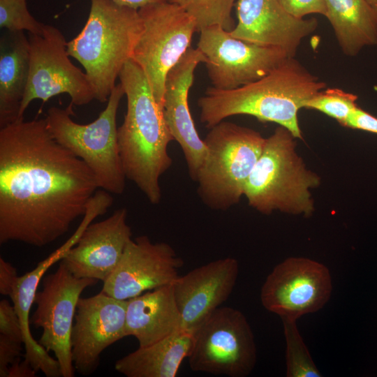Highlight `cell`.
<instances>
[{
  "label": "cell",
  "mask_w": 377,
  "mask_h": 377,
  "mask_svg": "<svg viewBox=\"0 0 377 377\" xmlns=\"http://www.w3.org/2000/svg\"><path fill=\"white\" fill-rule=\"evenodd\" d=\"M332 291L329 269L304 257H290L276 265L260 290L265 309L281 318L297 320L315 313L329 301Z\"/></svg>",
  "instance_id": "cell-13"
},
{
  "label": "cell",
  "mask_w": 377,
  "mask_h": 377,
  "mask_svg": "<svg viewBox=\"0 0 377 377\" xmlns=\"http://www.w3.org/2000/svg\"><path fill=\"white\" fill-rule=\"evenodd\" d=\"M281 320L286 345V376H322L300 334L297 320L288 318H281Z\"/></svg>",
  "instance_id": "cell-25"
},
{
  "label": "cell",
  "mask_w": 377,
  "mask_h": 377,
  "mask_svg": "<svg viewBox=\"0 0 377 377\" xmlns=\"http://www.w3.org/2000/svg\"><path fill=\"white\" fill-rule=\"evenodd\" d=\"M30 67L20 117L35 99L43 103L52 97L67 94L73 105L81 106L96 99L93 87L85 72L70 60L67 42L57 28L45 24L40 34H29Z\"/></svg>",
  "instance_id": "cell-10"
},
{
  "label": "cell",
  "mask_w": 377,
  "mask_h": 377,
  "mask_svg": "<svg viewBox=\"0 0 377 377\" xmlns=\"http://www.w3.org/2000/svg\"><path fill=\"white\" fill-rule=\"evenodd\" d=\"M142 29L131 59L145 73L158 104L163 109L168 73L191 46L197 30L193 17L168 0L138 9Z\"/></svg>",
  "instance_id": "cell-8"
},
{
  "label": "cell",
  "mask_w": 377,
  "mask_h": 377,
  "mask_svg": "<svg viewBox=\"0 0 377 377\" xmlns=\"http://www.w3.org/2000/svg\"><path fill=\"white\" fill-rule=\"evenodd\" d=\"M36 371L26 361L20 359L11 364L8 368V377H34Z\"/></svg>",
  "instance_id": "cell-34"
},
{
  "label": "cell",
  "mask_w": 377,
  "mask_h": 377,
  "mask_svg": "<svg viewBox=\"0 0 377 377\" xmlns=\"http://www.w3.org/2000/svg\"><path fill=\"white\" fill-rule=\"evenodd\" d=\"M205 62L199 49L190 47L168 73L163 101L165 124L183 151L190 177L195 181L207 155V146L195 128L188 105V93L197 66Z\"/></svg>",
  "instance_id": "cell-16"
},
{
  "label": "cell",
  "mask_w": 377,
  "mask_h": 377,
  "mask_svg": "<svg viewBox=\"0 0 377 377\" xmlns=\"http://www.w3.org/2000/svg\"><path fill=\"white\" fill-rule=\"evenodd\" d=\"M326 87L295 57H288L260 79L233 89L207 88L198 101L200 121L212 128L235 115L274 122L302 139L297 114L306 101Z\"/></svg>",
  "instance_id": "cell-2"
},
{
  "label": "cell",
  "mask_w": 377,
  "mask_h": 377,
  "mask_svg": "<svg viewBox=\"0 0 377 377\" xmlns=\"http://www.w3.org/2000/svg\"><path fill=\"white\" fill-rule=\"evenodd\" d=\"M265 139L257 131L224 120L210 128L204 139L207 155L195 180L206 206L225 211L239 202Z\"/></svg>",
  "instance_id": "cell-6"
},
{
  "label": "cell",
  "mask_w": 377,
  "mask_h": 377,
  "mask_svg": "<svg viewBox=\"0 0 377 377\" xmlns=\"http://www.w3.org/2000/svg\"><path fill=\"white\" fill-rule=\"evenodd\" d=\"M29 67V38L23 31L5 30L0 40V128L22 120Z\"/></svg>",
  "instance_id": "cell-22"
},
{
  "label": "cell",
  "mask_w": 377,
  "mask_h": 377,
  "mask_svg": "<svg viewBox=\"0 0 377 377\" xmlns=\"http://www.w3.org/2000/svg\"><path fill=\"white\" fill-rule=\"evenodd\" d=\"M45 24L29 12L26 0H0V27L10 31H27L40 34Z\"/></svg>",
  "instance_id": "cell-28"
},
{
  "label": "cell",
  "mask_w": 377,
  "mask_h": 377,
  "mask_svg": "<svg viewBox=\"0 0 377 377\" xmlns=\"http://www.w3.org/2000/svg\"><path fill=\"white\" fill-rule=\"evenodd\" d=\"M98 281L76 277L61 261L54 273L42 279V290L36 293L30 324L42 328L38 342L54 353L62 377L75 376L71 339L77 302L83 290Z\"/></svg>",
  "instance_id": "cell-11"
},
{
  "label": "cell",
  "mask_w": 377,
  "mask_h": 377,
  "mask_svg": "<svg viewBox=\"0 0 377 377\" xmlns=\"http://www.w3.org/2000/svg\"><path fill=\"white\" fill-rule=\"evenodd\" d=\"M344 127L377 134V118L357 106L348 117Z\"/></svg>",
  "instance_id": "cell-32"
},
{
  "label": "cell",
  "mask_w": 377,
  "mask_h": 377,
  "mask_svg": "<svg viewBox=\"0 0 377 377\" xmlns=\"http://www.w3.org/2000/svg\"><path fill=\"white\" fill-rule=\"evenodd\" d=\"M284 9L292 15L304 18L310 14L325 16L327 8L325 0H278Z\"/></svg>",
  "instance_id": "cell-30"
},
{
  "label": "cell",
  "mask_w": 377,
  "mask_h": 377,
  "mask_svg": "<svg viewBox=\"0 0 377 377\" xmlns=\"http://www.w3.org/2000/svg\"><path fill=\"white\" fill-rule=\"evenodd\" d=\"M142 29L138 10L113 0H91L87 20L67 42V51L83 66L96 100L108 101L123 67L132 58Z\"/></svg>",
  "instance_id": "cell-4"
},
{
  "label": "cell",
  "mask_w": 377,
  "mask_h": 377,
  "mask_svg": "<svg viewBox=\"0 0 377 377\" xmlns=\"http://www.w3.org/2000/svg\"><path fill=\"white\" fill-rule=\"evenodd\" d=\"M192 371L229 377H246L253 370L257 350L244 313L219 306L193 330L188 357Z\"/></svg>",
  "instance_id": "cell-9"
},
{
  "label": "cell",
  "mask_w": 377,
  "mask_h": 377,
  "mask_svg": "<svg viewBox=\"0 0 377 377\" xmlns=\"http://www.w3.org/2000/svg\"><path fill=\"white\" fill-rule=\"evenodd\" d=\"M374 8L377 10V0H367Z\"/></svg>",
  "instance_id": "cell-36"
},
{
  "label": "cell",
  "mask_w": 377,
  "mask_h": 377,
  "mask_svg": "<svg viewBox=\"0 0 377 377\" xmlns=\"http://www.w3.org/2000/svg\"><path fill=\"white\" fill-rule=\"evenodd\" d=\"M297 138L279 126L265 145L244 188L249 205L264 214L274 211L309 217L314 211L311 189L320 177L296 150Z\"/></svg>",
  "instance_id": "cell-5"
},
{
  "label": "cell",
  "mask_w": 377,
  "mask_h": 377,
  "mask_svg": "<svg viewBox=\"0 0 377 377\" xmlns=\"http://www.w3.org/2000/svg\"><path fill=\"white\" fill-rule=\"evenodd\" d=\"M357 96L337 88L321 90L306 101L303 108L315 110L334 119L344 126L357 107Z\"/></svg>",
  "instance_id": "cell-27"
},
{
  "label": "cell",
  "mask_w": 377,
  "mask_h": 377,
  "mask_svg": "<svg viewBox=\"0 0 377 377\" xmlns=\"http://www.w3.org/2000/svg\"><path fill=\"white\" fill-rule=\"evenodd\" d=\"M325 17L344 54L377 44V10L367 0H325Z\"/></svg>",
  "instance_id": "cell-24"
},
{
  "label": "cell",
  "mask_w": 377,
  "mask_h": 377,
  "mask_svg": "<svg viewBox=\"0 0 377 377\" xmlns=\"http://www.w3.org/2000/svg\"><path fill=\"white\" fill-rule=\"evenodd\" d=\"M19 276L16 269L2 257L0 258V293L10 297Z\"/></svg>",
  "instance_id": "cell-33"
},
{
  "label": "cell",
  "mask_w": 377,
  "mask_h": 377,
  "mask_svg": "<svg viewBox=\"0 0 377 377\" xmlns=\"http://www.w3.org/2000/svg\"><path fill=\"white\" fill-rule=\"evenodd\" d=\"M127 216V209L122 207L108 218L89 224L61 261L76 277L105 281L132 239Z\"/></svg>",
  "instance_id": "cell-18"
},
{
  "label": "cell",
  "mask_w": 377,
  "mask_h": 377,
  "mask_svg": "<svg viewBox=\"0 0 377 377\" xmlns=\"http://www.w3.org/2000/svg\"><path fill=\"white\" fill-rule=\"evenodd\" d=\"M119 78L127 100L124 120L118 128L124 172L149 202L158 205L162 198L160 179L172 165L168 148L174 138L139 66L128 60Z\"/></svg>",
  "instance_id": "cell-3"
},
{
  "label": "cell",
  "mask_w": 377,
  "mask_h": 377,
  "mask_svg": "<svg viewBox=\"0 0 377 377\" xmlns=\"http://www.w3.org/2000/svg\"><path fill=\"white\" fill-rule=\"evenodd\" d=\"M197 48L213 87L233 89L266 75L286 58L281 48L260 45L236 38L220 26L201 29Z\"/></svg>",
  "instance_id": "cell-12"
},
{
  "label": "cell",
  "mask_w": 377,
  "mask_h": 377,
  "mask_svg": "<svg viewBox=\"0 0 377 377\" xmlns=\"http://www.w3.org/2000/svg\"><path fill=\"white\" fill-rule=\"evenodd\" d=\"M183 260L168 243H153L147 235L131 239L120 261L103 282L102 292L128 300L147 291L173 283Z\"/></svg>",
  "instance_id": "cell-14"
},
{
  "label": "cell",
  "mask_w": 377,
  "mask_h": 377,
  "mask_svg": "<svg viewBox=\"0 0 377 377\" xmlns=\"http://www.w3.org/2000/svg\"><path fill=\"white\" fill-rule=\"evenodd\" d=\"M124 95V89L119 82L112 91L104 110L87 124L72 119L71 103L65 108L51 107L45 117L52 136L85 163L94 175L98 188L116 195L124 193L126 179L117 126V113Z\"/></svg>",
  "instance_id": "cell-7"
},
{
  "label": "cell",
  "mask_w": 377,
  "mask_h": 377,
  "mask_svg": "<svg viewBox=\"0 0 377 377\" xmlns=\"http://www.w3.org/2000/svg\"><path fill=\"white\" fill-rule=\"evenodd\" d=\"M126 329L140 347L153 344L183 329L173 283L127 300Z\"/></svg>",
  "instance_id": "cell-20"
},
{
  "label": "cell",
  "mask_w": 377,
  "mask_h": 377,
  "mask_svg": "<svg viewBox=\"0 0 377 377\" xmlns=\"http://www.w3.org/2000/svg\"><path fill=\"white\" fill-rule=\"evenodd\" d=\"M239 274V263L232 257L196 267L173 283L183 329L193 331L232 293Z\"/></svg>",
  "instance_id": "cell-19"
},
{
  "label": "cell",
  "mask_w": 377,
  "mask_h": 377,
  "mask_svg": "<svg viewBox=\"0 0 377 377\" xmlns=\"http://www.w3.org/2000/svg\"><path fill=\"white\" fill-rule=\"evenodd\" d=\"M193 331L181 330L118 360L114 369L127 377H175L188 357Z\"/></svg>",
  "instance_id": "cell-23"
},
{
  "label": "cell",
  "mask_w": 377,
  "mask_h": 377,
  "mask_svg": "<svg viewBox=\"0 0 377 377\" xmlns=\"http://www.w3.org/2000/svg\"><path fill=\"white\" fill-rule=\"evenodd\" d=\"M237 23L230 35L246 42L282 49L294 57L302 40L314 32L316 18L296 17L278 0H237Z\"/></svg>",
  "instance_id": "cell-17"
},
{
  "label": "cell",
  "mask_w": 377,
  "mask_h": 377,
  "mask_svg": "<svg viewBox=\"0 0 377 377\" xmlns=\"http://www.w3.org/2000/svg\"><path fill=\"white\" fill-rule=\"evenodd\" d=\"M22 343L0 334L1 377H8L9 367L20 359L22 351Z\"/></svg>",
  "instance_id": "cell-31"
},
{
  "label": "cell",
  "mask_w": 377,
  "mask_h": 377,
  "mask_svg": "<svg viewBox=\"0 0 377 377\" xmlns=\"http://www.w3.org/2000/svg\"><path fill=\"white\" fill-rule=\"evenodd\" d=\"M97 188L91 170L56 141L45 118L1 128V244L54 242L85 214Z\"/></svg>",
  "instance_id": "cell-1"
},
{
  "label": "cell",
  "mask_w": 377,
  "mask_h": 377,
  "mask_svg": "<svg viewBox=\"0 0 377 377\" xmlns=\"http://www.w3.org/2000/svg\"><path fill=\"white\" fill-rule=\"evenodd\" d=\"M126 307L127 300L102 291L79 299L71 339L73 364L77 373L84 376L93 374L103 350L127 337Z\"/></svg>",
  "instance_id": "cell-15"
},
{
  "label": "cell",
  "mask_w": 377,
  "mask_h": 377,
  "mask_svg": "<svg viewBox=\"0 0 377 377\" xmlns=\"http://www.w3.org/2000/svg\"><path fill=\"white\" fill-rule=\"evenodd\" d=\"M80 236V232L77 230L64 245L38 263L34 269L19 276L10 297L22 326L25 347L24 360L36 372L40 371L47 377L61 376L59 365L57 360L52 357L49 352L33 337L29 327V313L43 275L52 265L64 258L76 244Z\"/></svg>",
  "instance_id": "cell-21"
},
{
  "label": "cell",
  "mask_w": 377,
  "mask_h": 377,
  "mask_svg": "<svg viewBox=\"0 0 377 377\" xmlns=\"http://www.w3.org/2000/svg\"><path fill=\"white\" fill-rule=\"evenodd\" d=\"M181 6L195 20L197 30L220 26L228 31H232L235 22L232 10L235 0H168Z\"/></svg>",
  "instance_id": "cell-26"
},
{
  "label": "cell",
  "mask_w": 377,
  "mask_h": 377,
  "mask_svg": "<svg viewBox=\"0 0 377 377\" xmlns=\"http://www.w3.org/2000/svg\"><path fill=\"white\" fill-rule=\"evenodd\" d=\"M117 3L138 10L145 6L168 0H113Z\"/></svg>",
  "instance_id": "cell-35"
},
{
  "label": "cell",
  "mask_w": 377,
  "mask_h": 377,
  "mask_svg": "<svg viewBox=\"0 0 377 377\" xmlns=\"http://www.w3.org/2000/svg\"><path fill=\"white\" fill-rule=\"evenodd\" d=\"M0 334L23 343V333L18 315L7 300L0 302Z\"/></svg>",
  "instance_id": "cell-29"
}]
</instances>
